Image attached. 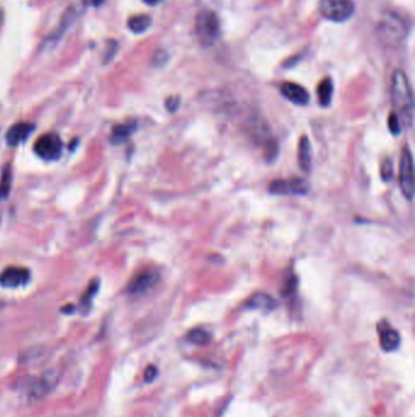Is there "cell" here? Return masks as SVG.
<instances>
[{"mask_svg":"<svg viewBox=\"0 0 415 417\" xmlns=\"http://www.w3.org/2000/svg\"><path fill=\"white\" fill-rule=\"evenodd\" d=\"M391 98L395 109L393 113L398 117L401 127L409 130L413 126L414 100L412 87L402 70L395 71L392 75Z\"/></svg>","mask_w":415,"mask_h":417,"instance_id":"obj_1","label":"cell"},{"mask_svg":"<svg viewBox=\"0 0 415 417\" xmlns=\"http://www.w3.org/2000/svg\"><path fill=\"white\" fill-rule=\"evenodd\" d=\"M195 33L199 42L204 46L213 45L219 38V20L215 12L202 10L198 13L195 20Z\"/></svg>","mask_w":415,"mask_h":417,"instance_id":"obj_2","label":"cell"},{"mask_svg":"<svg viewBox=\"0 0 415 417\" xmlns=\"http://www.w3.org/2000/svg\"><path fill=\"white\" fill-rule=\"evenodd\" d=\"M356 6L352 0H320L319 11L321 16L334 22L347 21L354 13Z\"/></svg>","mask_w":415,"mask_h":417,"instance_id":"obj_3","label":"cell"},{"mask_svg":"<svg viewBox=\"0 0 415 417\" xmlns=\"http://www.w3.org/2000/svg\"><path fill=\"white\" fill-rule=\"evenodd\" d=\"M60 380V375L56 370H48L40 377L35 378L27 388V397L29 400L38 402L44 399L54 391Z\"/></svg>","mask_w":415,"mask_h":417,"instance_id":"obj_4","label":"cell"},{"mask_svg":"<svg viewBox=\"0 0 415 417\" xmlns=\"http://www.w3.org/2000/svg\"><path fill=\"white\" fill-rule=\"evenodd\" d=\"M398 178L403 195L409 201L414 198V171H413V155L409 148H404L400 160V171Z\"/></svg>","mask_w":415,"mask_h":417,"instance_id":"obj_5","label":"cell"},{"mask_svg":"<svg viewBox=\"0 0 415 417\" xmlns=\"http://www.w3.org/2000/svg\"><path fill=\"white\" fill-rule=\"evenodd\" d=\"M34 151L44 160H57L62 151L61 138L56 133H45L34 143Z\"/></svg>","mask_w":415,"mask_h":417,"instance_id":"obj_6","label":"cell"},{"mask_svg":"<svg viewBox=\"0 0 415 417\" xmlns=\"http://www.w3.org/2000/svg\"><path fill=\"white\" fill-rule=\"evenodd\" d=\"M268 190L277 195H303L310 190V184L301 178L277 179L270 183Z\"/></svg>","mask_w":415,"mask_h":417,"instance_id":"obj_7","label":"cell"},{"mask_svg":"<svg viewBox=\"0 0 415 417\" xmlns=\"http://www.w3.org/2000/svg\"><path fill=\"white\" fill-rule=\"evenodd\" d=\"M158 277H160V275H158L156 270L141 271L130 279V282L128 283L127 289L133 295H140V294L149 291L156 284Z\"/></svg>","mask_w":415,"mask_h":417,"instance_id":"obj_8","label":"cell"},{"mask_svg":"<svg viewBox=\"0 0 415 417\" xmlns=\"http://www.w3.org/2000/svg\"><path fill=\"white\" fill-rule=\"evenodd\" d=\"M31 279V272L24 267L10 266L0 274V284L5 288H17L26 285Z\"/></svg>","mask_w":415,"mask_h":417,"instance_id":"obj_9","label":"cell"},{"mask_svg":"<svg viewBox=\"0 0 415 417\" xmlns=\"http://www.w3.org/2000/svg\"><path fill=\"white\" fill-rule=\"evenodd\" d=\"M407 26L396 15H390L382 20V22L379 26V32H380L382 37L391 42H396L397 39H401L406 33Z\"/></svg>","mask_w":415,"mask_h":417,"instance_id":"obj_10","label":"cell"},{"mask_svg":"<svg viewBox=\"0 0 415 417\" xmlns=\"http://www.w3.org/2000/svg\"><path fill=\"white\" fill-rule=\"evenodd\" d=\"M280 92L291 103L297 105H306L310 102V94L302 86L292 82H285L281 84Z\"/></svg>","mask_w":415,"mask_h":417,"instance_id":"obj_11","label":"cell"},{"mask_svg":"<svg viewBox=\"0 0 415 417\" xmlns=\"http://www.w3.org/2000/svg\"><path fill=\"white\" fill-rule=\"evenodd\" d=\"M34 125L29 122H17L9 128L6 133V141L9 145H18L20 143L26 140L33 132Z\"/></svg>","mask_w":415,"mask_h":417,"instance_id":"obj_12","label":"cell"},{"mask_svg":"<svg viewBox=\"0 0 415 417\" xmlns=\"http://www.w3.org/2000/svg\"><path fill=\"white\" fill-rule=\"evenodd\" d=\"M299 165L303 172L308 173L312 168V146L307 137H302L299 143V152H297Z\"/></svg>","mask_w":415,"mask_h":417,"instance_id":"obj_13","label":"cell"},{"mask_svg":"<svg viewBox=\"0 0 415 417\" xmlns=\"http://www.w3.org/2000/svg\"><path fill=\"white\" fill-rule=\"evenodd\" d=\"M401 344V336L396 329L391 327H385L380 332V345L382 350L393 351Z\"/></svg>","mask_w":415,"mask_h":417,"instance_id":"obj_14","label":"cell"},{"mask_svg":"<svg viewBox=\"0 0 415 417\" xmlns=\"http://www.w3.org/2000/svg\"><path fill=\"white\" fill-rule=\"evenodd\" d=\"M247 306L250 309L263 310V311H272L277 307V300L273 296L268 295L266 293H257L250 298L247 302Z\"/></svg>","mask_w":415,"mask_h":417,"instance_id":"obj_15","label":"cell"},{"mask_svg":"<svg viewBox=\"0 0 415 417\" xmlns=\"http://www.w3.org/2000/svg\"><path fill=\"white\" fill-rule=\"evenodd\" d=\"M332 93H334V84H332L331 78H324V80L319 83L318 88H316V94H318L319 103H320L321 106L330 105Z\"/></svg>","mask_w":415,"mask_h":417,"instance_id":"obj_16","label":"cell"},{"mask_svg":"<svg viewBox=\"0 0 415 417\" xmlns=\"http://www.w3.org/2000/svg\"><path fill=\"white\" fill-rule=\"evenodd\" d=\"M136 130V124L135 122H125V124L117 125V126L113 127L112 130V137H111V140L113 143H121L124 139L129 138L133 133L135 132Z\"/></svg>","mask_w":415,"mask_h":417,"instance_id":"obj_17","label":"cell"},{"mask_svg":"<svg viewBox=\"0 0 415 417\" xmlns=\"http://www.w3.org/2000/svg\"><path fill=\"white\" fill-rule=\"evenodd\" d=\"M152 20L149 15H138L133 16L128 20V28L135 34L144 33V32L149 29V27L151 26Z\"/></svg>","mask_w":415,"mask_h":417,"instance_id":"obj_18","label":"cell"},{"mask_svg":"<svg viewBox=\"0 0 415 417\" xmlns=\"http://www.w3.org/2000/svg\"><path fill=\"white\" fill-rule=\"evenodd\" d=\"M187 339L193 344L206 345L211 342V333L204 328H195L188 333Z\"/></svg>","mask_w":415,"mask_h":417,"instance_id":"obj_19","label":"cell"},{"mask_svg":"<svg viewBox=\"0 0 415 417\" xmlns=\"http://www.w3.org/2000/svg\"><path fill=\"white\" fill-rule=\"evenodd\" d=\"M12 184V173L10 166H6L2 171L1 178H0V200H4L10 194Z\"/></svg>","mask_w":415,"mask_h":417,"instance_id":"obj_20","label":"cell"},{"mask_svg":"<svg viewBox=\"0 0 415 417\" xmlns=\"http://www.w3.org/2000/svg\"><path fill=\"white\" fill-rule=\"evenodd\" d=\"M98 289H99V282H98L97 279L92 280V282H90V284L88 285V289L86 290V293H84L83 296H82L81 307H82V309H84V311H86V312L89 310L90 304H92L93 298H94V295L97 294Z\"/></svg>","mask_w":415,"mask_h":417,"instance_id":"obj_21","label":"cell"},{"mask_svg":"<svg viewBox=\"0 0 415 417\" xmlns=\"http://www.w3.org/2000/svg\"><path fill=\"white\" fill-rule=\"evenodd\" d=\"M296 285H297V279L295 276H290L286 278V282L284 283L283 290H281V294L284 295V298H288V296L292 295V294L296 291Z\"/></svg>","mask_w":415,"mask_h":417,"instance_id":"obj_22","label":"cell"},{"mask_svg":"<svg viewBox=\"0 0 415 417\" xmlns=\"http://www.w3.org/2000/svg\"><path fill=\"white\" fill-rule=\"evenodd\" d=\"M393 176V163L390 159H385L381 166V177L384 181H390Z\"/></svg>","mask_w":415,"mask_h":417,"instance_id":"obj_23","label":"cell"},{"mask_svg":"<svg viewBox=\"0 0 415 417\" xmlns=\"http://www.w3.org/2000/svg\"><path fill=\"white\" fill-rule=\"evenodd\" d=\"M389 128L393 135H400L401 128L402 127H401L400 121H398V117L396 116L395 113H392L389 117Z\"/></svg>","mask_w":415,"mask_h":417,"instance_id":"obj_24","label":"cell"},{"mask_svg":"<svg viewBox=\"0 0 415 417\" xmlns=\"http://www.w3.org/2000/svg\"><path fill=\"white\" fill-rule=\"evenodd\" d=\"M157 375L158 371L156 367H155L154 365H149V366L146 367L145 372H144V380H145V382H152V381L157 377Z\"/></svg>","mask_w":415,"mask_h":417,"instance_id":"obj_25","label":"cell"},{"mask_svg":"<svg viewBox=\"0 0 415 417\" xmlns=\"http://www.w3.org/2000/svg\"><path fill=\"white\" fill-rule=\"evenodd\" d=\"M179 104H180V99L178 97H171L166 100V108H167L171 113L176 111L177 109L179 108Z\"/></svg>","mask_w":415,"mask_h":417,"instance_id":"obj_26","label":"cell"},{"mask_svg":"<svg viewBox=\"0 0 415 417\" xmlns=\"http://www.w3.org/2000/svg\"><path fill=\"white\" fill-rule=\"evenodd\" d=\"M104 0H83V2L86 5H89V6H99V5L103 4Z\"/></svg>","mask_w":415,"mask_h":417,"instance_id":"obj_27","label":"cell"},{"mask_svg":"<svg viewBox=\"0 0 415 417\" xmlns=\"http://www.w3.org/2000/svg\"><path fill=\"white\" fill-rule=\"evenodd\" d=\"M143 1L145 2V4L150 5V6H155V5L160 4V2L162 1V0H143Z\"/></svg>","mask_w":415,"mask_h":417,"instance_id":"obj_28","label":"cell"},{"mask_svg":"<svg viewBox=\"0 0 415 417\" xmlns=\"http://www.w3.org/2000/svg\"><path fill=\"white\" fill-rule=\"evenodd\" d=\"M4 309V302L2 301H0V311H1V310Z\"/></svg>","mask_w":415,"mask_h":417,"instance_id":"obj_29","label":"cell"},{"mask_svg":"<svg viewBox=\"0 0 415 417\" xmlns=\"http://www.w3.org/2000/svg\"><path fill=\"white\" fill-rule=\"evenodd\" d=\"M1 21H2V13L0 12V22H1Z\"/></svg>","mask_w":415,"mask_h":417,"instance_id":"obj_30","label":"cell"}]
</instances>
